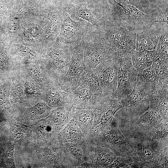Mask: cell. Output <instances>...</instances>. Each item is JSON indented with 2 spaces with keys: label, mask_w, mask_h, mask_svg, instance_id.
Instances as JSON below:
<instances>
[{
  "label": "cell",
  "mask_w": 168,
  "mask_h": 168,
  "mask_svg": "<svg viewBox=\"0 0 168 168\" xmlns=\"http://www.w3.org/2000/svg\"><path fill=\"white\" fill-rule=\"evenodd\" d=\"M103 8L106 20L130 30L135 31L138 29L151 26L154 23L152 14H146L132 5L115 0H107Z\"/></svg>",
  "instance_id": "6da1fadb"
},
{
  "label": "cell",
  "mask_w": 168,
  "mask_h": 168,
  "mask_svg": "<svg viewBox=\"0 0 168 168\" xmlns=\"http://www.w3.org/2000/svg\"><path fill=\"white\" fill-rule=\"evenodd\" d=\"M81 42L86 69H94L100 63L113 59L118 55L99 30L93 27Z\"/></svg>",
  "instance_id": "7a4b0ae2"
},
{
  "label": "cell",
  "mask_w": 168,
  "mask_h": 168,
  "mask_svg": "<svg viewBox=\"0 0 168 168\" xmlns=\"http://www.w3.org/2000/svg\"><path fill=\"white\" fill-rule=\"evenodd\" d=\"M147 139L148 138H147ZM137 139L129 140V154L137 167H167L168 149L156 150L149 141Z\"/></svg>",
  "instance_id": "3957f363"
},
{
  "label": "cell",
  "mask_w": 168,
  "mask_h": 168,
  "mask_svg": "<svg viewBox=\"0 0 168 168\" xmlns=\"http://www.w3.org/2000/svg\"><path fill=\"white\" fill-rule=\"evenodd\" d=\"M58 135L46 144L33 148L32 168H69Z\"/></svg>",
  "instance_id": "277c9868"
},
{
  "label": "cell",
  "mask_w": 168,
  "mask_h": 168,
  "mask_svg": "<svg viewBox=\"0 0 168 168\" xmlns=\"http://www.w3.org/2000/svg\"><path fill=\"white\" fill-rule=\"evenodd\" d=\"M71 47L57 41L46 49L42 64L48 74L55 80L66 73L72 56Z\"/></svg>",
  "instance_id": "5b68a950"
},
{
  "label": "cell",
  "mask_w": 168,
  "mask_h": 168,
  "mask_svg": "<svg viewBox=\"0 0 168 168\" xmlns=\"http://www.w3.org/2000/svg\"><path fill=\"white\" fill-rule=\"evenodd\" d=\"M99 31L118 54L131 55L135 50V31L106 20L104 27Z\"/></svg>",
  "instance_id": "8992f818"
},
{
  "label": "cell",
  "mask_w": 168,
  "mask_h": 168,
  "mask_svg": "<svg viewBox=\"0 0 168 168\" xmlns=\"http://www.w3.org/2000/svg\"><path fill=\"white\" fill-rule=\"evenodd\" d=\"M89 140L97 146L110 149L119 156L129 157V140L120 130L114 117L107 126Z\"/></svg>",
  "instance_id": "52a82bcc"
},
{
  "label": "cell",
  "mask_w": 168,
  "mask_h": 168,
  "mask_svg": "<svg viewBox=\"0 0 168 168\" xmlns=\"http://www.w3.org/2000/svg\"><path fill=\"white\" fill-rule=\"evenodd\" d=\"M72 56L67 73L63 77L55 80L59 88L70 93L78 86L86 69L83 61V47L81 42L72 46Z\"/></svg>",
  "instance_id": "ba28073f"
},
{
  "label": "cell",
  "mask_w": 168,
  "mask_h": 168,
  "mask_svg": "<svg viewBox=\"0 0 168 168\" xmlns=\"http://www.w3.org/2000/svg\"><path fill=\"white\" fill-rule=\"evenodd\" d=\"M118 64L117 87L114 97L122 100L130 94L136 83L138 71L133 66L131 55L117 57Z\"/></svg>",
  "instance_id": "9c48e42d"
},
{
  "label": "cell",
  "mask_w": 168,
  "mask_h": 168,
  "mask_svg": "<svg viewBox=\"0 0 168 168\" xmlns=\"http://www.w3.org/2000/svg\"><path fill=\"white\" fill-rule=\"evenodd\" d=\"M93 27L91 24L82 19L77 21L73 20L63 8L58 41L72 46L81 42Z\"/></svg>",
  "instance_id": "30bf717a"
},
{
  "label": "cell",
  "mask_w": 168,
  "mask_h": 168,
  "mask_svg": "<svg viewBox=\"0 0 168 168\" xmlns=\"http://www.w3.org/2000/svg\"><path fill=\"white\" fill-rule=\"evenodd\" d=\"M123 107L121 100L113 96L104 97L94 108L95 118L90 139L110 123L116 113Z\"/></svg>",
  "instance_id": "8fae6325"
},
{
  "label": "cell",
  "mask_w": 168,
  "mask_h": 168,
  "mask_svg": "<svg viewBox=\"0 0 168 168\" xmlns=\"http://www.w3.org/2000/svg\"><path fill=\"white\" fill-rule=\"evenodd\" d=\"M62 144L69 168H91L94 146L90 140Z\"/></svg>",
  "instance_id": "7c38bea8"
},
{
  "label": "cell",
  "mask_w": 168,
  "mask_h": 168,
  "mask_svg": "<svg viewBox=\"0 0 168 168\" xmlns=\"http://www.w3.org/2000/svg\"><path fill=\"white\" fill-rule=\"evenodd\" d=\"M151 94L135 85L131 93L121 100L123 107L119 110L124 116L132 117L141 114L149 108Z\"/></svg>",
  "instance_id": "4fadbf2b"
},
{
  "label": "cell",
  "mask_w": 168,
  "mask_h": 168,
  "mask_svg": "<svg viewBox=\"0 0 168 168\" xmlns=\"http://www.w3.org/2000/svg\"><path fill=\"white\" fill-rule=\"evenodd\" d=\"M51 111L42 100L28 107H12L11 114L15 120L23 124L30 126L48 117Z\"/></svg>",
  "instance_id": "5bb4252c"
},
{
  "label": "cell",
  "mask_w": 168,
  "mask_h": 168,
  "mask_svg": "<svg viewBox=\"0 0 168 168\" xmlns=\"http://www.w3.org/2000/svg\"><path fill=\"white\" fill-rule=\"evenodd\" d=\"M117 57L100 63L95 68L104 97L112 96L116 91L118 69Z\"/></svg>",
  "instance_id": "9a60e30c"
},
{
  "label": "cell",
  "mask_w": 168,
  "mask_h": 168,
  "mask_svg": "<svg viewBox=\"0 0 168 168\" xmlns=\"http://www.w3.org/2000/svg\"><path fill=\"white\" fill-rule=\"evenodd\" d=\"M64 9L70 16L87 21L93 27L99 30L105 25L106 18L103 7L101 10L89 9L87 4H77L62 2Z\"/></svg>",
  "instance_id": "2e32d148"
},
{
  "label": "cell",
  "mask_w": 168,
  "mask_h": 168,
  "mask_svg": "<svg viewBox=\"0 0 168 168\" xmlns=\"http://www.w3.org/2000/svg\"><path fill=\"white\" fill-rule=\"evenodd\" d=\"M104 97L86 85L79 83L73 91L69 93L68 104L74 109H93Z\"/></svg>",
  "instance_id": "e0dca14e"
},
{
  "label": "cell",
  "mask_w": 168,
  "mask_h": 168,
  "mask_svg": "<svg viewBox=\"0 0 168 168\" xmlns=\"http://www.w3.org/2000/svg\"><path fill=\"white\" fill-rule=\"evenodd\" d=\"M163 26L154 23L151 26L143 27L142 31L136 35L135 50L152 51L156 48L161 35Z\"/></svg>",
  "instance_id": "ac0fdd59"
},
{
  "label": "cell",
  "mask_w": 168,
  "mask_h": 168,
  "mask_svg": "<svg viewBox=\"0 0 168 168\" xmlns=\"http://www.w3.org/2000/svg\"><path fill=\"white\" fill-rule=\"evenodd\" d=\"M69 93L61 89L52 78L43 88L41 100L52 110L68 104Z\"/></svg>",
  "instance_id": "d6986e66"
},
{
  "label": "cell",
  "mask_w": 168,
  "mask_h": 168,
  "mask_svg": "<svg viewBox=\"0 0 168 168\" xmlns=\"http://www.w3.org/2000/svg\"><path fill=\"white\" fill-rule=\"evenodd\" d=\"M139 115L137 129L141 134L143 132V137L148 138L154 128L164 119L159 113L149 109Z\"/></svg>",
  "instance_id": "ffe728a7"
},
{
  "label": "cell",
  "mask_w": 168,
  "mask_h": 168,
  "mask_svg": "<svg viewBox=\"0 0 168 168\" xmlns=\"http://www.w3.org/2000/svg\"><path fill=\"white\" fill-rule=\"evenodd\" d=\"M92 143L94 149L91 160V168H110L119 155L109 148Z\"/></svg>",
  "instance_id": "44dd1931"
},
{
  "label": "cell",
  "mask_w": 168,
  "mask_h": 168,
  "mask_svg": "<svg viewBox=\"0 0 168 168\" xmlns=\"http://www.w3.org/2000/svg\"><path fill=\"white\" fill-rule=\"evenodd\" d=\"M74 109L75 111L73 112L71 108V118L77 122L86 138L88 139L90 136L94 124V109Z\"/></svg>",
  "instance_id": "7402d4cb"
},
{
  "label": "cell",
  "mask_w": 168,
  "mask_h": 168,
  "mask_svg": "<svg viewBox=\"0 0 168 168\" xmlns=\"http://www.w3.org/2000/svg\"><path fill=\"white\" fill-rule=\"evenodd\" d=\"M30 126L35 134L36 145L38 147L46 144L58 134L54 130L47 118Z\"/></svg>",
  "instance_id": "603a6c76"
},
{
  "label": "cell",
  "mask_w": 168,
  "mask_h": 168,
  "mask_svg": "<svg viewBox=\"0 0 168 168\" xmlns=\"http://www.w3.org/2000/svg\"><path fill=\"white\" fill-rule=\"evenodd\" d=\"M58 137L62 144L76 143L86 139L77 122L72 118L64 128L58 133Z\"/></svg>",
  "instance_id": "cb8c5ba5"
},
{
  "label": "cell",
  "mask_w": 168,
  "mask_h": 168,
  "mask_svg": "<svg viewBox=\"0 0 168 168\" xmlns=\"http://www.w3.org/2000/svg\"><path fill=\"white\" fill-rule=\"evenodd\" d=\"M168 85L157 90L150 97L149 108L159 113L168 119Z\"/></svg>",
  "instance_id": "d4e9b609"
},
{
  "label": "cell",
  "mask_w": 168,
  "mask_h": 168,
  "mask_svg": "<svg viewBox=\"0 0 168 168\" xmlns=\"http://www.w3.org/2000/svg\"><path fill=\"white\" fill-rule=\"evenodd\" d=\"M131 58L133 66L138 72L152 66L159 58L155 50L141 51L135 50L132 52Z\"/></svg>",
  "instance_id": "484cf974"
},
{
  "label": "cell",
  "mask_w": 168,
  "mask_h": 168,
  "mask_svg": "<svg viewBox=\"0 0 168 168\" xmlns=\"http://www.w3.org/2000/svg\"><path fill=\"white\" fill-rule=\"evenodd\" d=\"M71 108L68 110L65 106L51 110L47 119L54 130L58 133L65 127L71 119Z\"/></svg>",
  "instance_id": "4316f807"
},
{
  "label": "cell",
  "mask_w": 168,
  "mask_h": 168,
  "mask_svg": "<svg viewBox=\"0 0 168 168\" xmlns=\"http://www.w3.org/2000/svg\"><path fill=\"white\" fill-rule=\"evenodd\" d=\"M28 76L42 89L52 78L48 74L42 64L38 65L34 63L23 66Z\"/></svg>",
  "instance_id": "83f0119b"
},
{
  "label": "cell",
  "mask_w": 168,
  "mask_h": 168,
  "mask_svg": "<svg viewBox=\"0 0 168 168\" xmlns=\"http://www.w3.org/2000/svg\"><path fill=\"white\" fill-rule=\"evenodd\" d=\"M24 82L18 79L11 82L9 93V101L12 108L23 107L24 100Z\"/></svg>",
  "instance_id": "f1b7e54d"
},
{
  "label": "cell",
  "mask_w": 168,
  "mask_h": 168,
  "mask_svg": "<svg viewBox=\"0 0 168 168\" xmlns=\"http://www.w3.org/2000/svg\"><path fill=\"white\" fill-rule=\"evenodd\" d=\"M10 138L15 142L23 140L30 136L33 133L31 127L15 120L12 118L10 121Z\"/></svg>",
  "instance_id": "f546056e"
},
{
  "label": "cell",
  "mask_w": 168,
  "mask_h": 168,
  "mask_svg": "<svg viewBox=\"0 0 168 168\" xmlns=\"http://www.w3.org/2000/svg\"><path fill=\"white\" fill-rule=\"evenodd\" d=\"M79 83L86 85L99 95L103 96L95 69H86L80 79Z\"/></svg>",
  "instance_id": "4dcf8cb0"
},
{
  "label": "cell",
  "mask_w": 168,
  "mask_h": 168,
  "mask_svg": "<svg viewBox=\"0 0 168 168\" xmlns=\"http://www.w3.org/2000/svg\"><path fill=\"white\" fill-rule=\"evenodd\" d=\"M168 24L166 23L163 26L161 35L155 49L159 58L166 61L168 59Z\"/></svg>",
  "instance_id": "1f68e13d"
},
{
  "label": "cell",
  "mask_w": 168,
  "mask_h": 168,
  "mask_svg": "<svg viewBox=\"0 0 168 168\" xmlns=\"http://www.w3.org/2000/svg\"><path fill=\"white\" fill-rule=\"evenodd\" d=\"M15 51L16 54L22 58L24 66L34 63L33 62L36 59V53L31 46L18 45L16 46Z\"/></svg>",
  "instance_id": "d6a6232c"
},
{
  "label": "cell",
  "mask_w": 168,
  "mask_h": 168,
  "mask_svg": "<svg viewBox=\"0 0 168 168\" xmlns=\"http://www.w3.org/2000/svg\"><path fill=\"white\" fill-rule=\"evenodd\" d=\"M168 119H163L152 130L149 138L160 139L168 137Z\"/></svg>",
  "instance_id": "836d02e7"
},
{
  "label": "cell",
  "mask_w": 168,
  "mask_h": 168,
  "mask_svg": "<svg viewBox=\"0 0 168 168\" xmlns=\"http://www.w3.org/2000/svg\"><path fill=\"white\" fill-rule=\"evenodd\" d=\"M152 66L156 77L161 80L168 79V62L159 58Z\"/></svg>",
  "instance_id": "e575fe53"
},
{
  "label": "cell",
  "mask_w": 168,
  "mask_h": 168,
  "mask_svg": "<svg viewBox=\"0 0 168 168\" xmlns=\"http://www.w3.org/2000/svg\"><path fill=\"white\" fill-rule=\"evenodd\" d=\"M11 84V82H8L0 86V107L8 105L12 107L9 101Z\"/></svg>",
  "instance_id": "d590c367"
},
{
  "label": "cell",
  "mask_w": 168,
  "mask_h": 168,
  "mask_svg": "<svg viewBox=\"0 0 168 168\" xmlns=\"http://www.w3.org/2000/svg\"><path fill=\"white\" fill-rule=\"evenodd\" d=\"M6 45L4 41L0 43V74L7 68Z\"/></svg>",
  "instance_id": "8d00e7d4"
},
{
  "label": "cell",
  "mask_w": 168,
  "mask_h": 168,
  "mask_svg": "<svg viewBox=\"0 0 168 168\" xmlns=\"http://www.w3.org/2000/svg\"><path fill=\"white\" fill-rule=\"evenodd\" d=\"M168 12L167 7L165 9L156 10L153 12L152 14L154 18L155 23H166L168 24Z\"/></svg>",
  "instance_id": "74e56055"
},
{
  "label": "cell",
  "mask_w": 168,
  "mask_h": 168,
  "mask_svg": "<svg viewBox=\"0 0 168 168\" xmlns=\"http://www.w3.org/2000/svg\"><path fill=\"white\" fill-rule=\"evenodd\" d=\"M18 28V25L17 23L12 21L8 23L7 28L9 33H13L16 31Z\"/></svg>",
  "instance_id": "f35d334b"
},
{
  "label": "cell",
  "mask_w": 168,
  "mask_h": 168,
  "mask_svg": "<svg viewBox=\"0 0 168 168\" xmlns=\"http://www.w3.org/2000/svg\"><path fill=\"white\" fill-rule=\"evenodd\" d=\"M91 0H62V2L72 3L74 4H87Z\"/></svg>",
  "instance_id": "ab89813d"
},
{
  "label": "cell",
  "mask_w": 168,
  "mask_h": 168,
  "mask_svg": "<svg viewBox=\"0 0 168 168\" xmlns=\"http://www.w3.org/2000/svg\"><path fill=\"white\" fill-rule=\"evenodd\" d=\"M7 13L6 7L3 4L0 3V23L2 22Z\"/></svg>",
  "instance_id": "60d3db41"
},
{
  "label": "cell",
  "mask_w": 168,
  "mask_h": 168,
  "mask_svg": "<svg viewBox=\"0 0 168 168\" xmlns=\"http://www.w3.org/2000/svg\"><path fill=\"white\" fill-rule=\"evenodd\" d=\"M132 5L134 6L140 11L143 12L144 10L139 0H128Z\"/></svg>",
  "instance_id": "b9f144b4"
},
{
  "label": "cell",
  "mask_w": 168,
  "mask_h": 168,
  "mask_svg": "<svg viewBox=\"0 0 168 168\" xmlns=\"http://www.w3.org/2000/svg\"><path fill=\"white\" fill-rule=\"evenodd\" d=\"M31 32L32 34L33 35H36V34L37 33V32L36 31V30L35 29H32L31 30Z\"/></svg>",
  "instance_id": "7bdbcfd3"
},
{
  "label": "cell",
  "mask_w": 168,
  "mask_h": 168,
  "mask_svg": "<svg viewBox=\"0 0 168 168\" xmlns=\"http://www.w3.org/2000/svg\"><path fill=\"white\" fill-rule=\"evenodd\" d=\"M103 5H105L107 2V0H102Z\"/></svg>",
  "instance_id": "ee69618b"
}]
</instances>
